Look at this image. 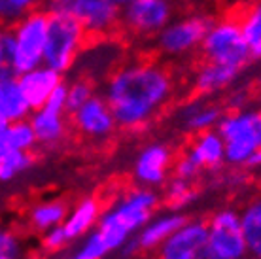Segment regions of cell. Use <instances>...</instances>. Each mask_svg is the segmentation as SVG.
Returning <instances> with one entry per match:
<instances>
[{
	"mask_svg": "<svg viewBox=\"0 0 261 259\" xmlns=\"http://www.w3.org/2000/svg\"><path fill=\"white\" fill-rule=\"evenodd\" d=\"M174 95V76L150 59L125 61L106 80L105 100L123 129H142Z\"/></svg>",
	"mask_w": 261,
	"mask_h": 259,
	"instance_id": "1",
	"label": "cell"
},
{
	"mask_svg": "<svg viewBox=\"0 0 261 259\" xmlns=\"http://www.w3.org/2000/svg\"><path fill=\"white\" fill-rule=\"evenodd\" d=\"M159 204V197L150 188L130 189L100 214L97 231L110 250H119L144 227Z\"/></svg>",
	"mask_w": 261,
	"mask_h": 259,
	"instance_id": "2",
	"label": "cell"
},
{
	"mask_svg": "<svg viewBox=\"0 0 261 259\" xmlns=\"http://www.w3.org/2000/svg\"><path fill=\"white\" fill-rule=\"evenodd\" d=\"M225 142V163L246 167L261 148V112L237 110L222 116L216 127Z\"/></svg>",
	"mask_w": 261,
	"mask_h": 259,
	"instance_id": "3",
	"label": "cell"
},
{
	"mask_svg": "<svg viewBox=\"0 0 261 259\" xmlns=\"http://www.w3.org/2000/svg\"><path fill=\"white\" fill-rule=\"evenodd\" d=\"M49 13V12H47ZM87 33L76 19L65 13H49L47 40L44 49V65L65 74L74 68L80 53L87 44Z\"/></svg>",
	"mask_w": 261,
	"mask_h": 259,
	"instance_id": "4",
	"label": "cell"
},
{
	"mask_svg": "<svg viewBox=\"0 0 261 259\" xmlns=\"http://www.w3.org/2000/svg\"><path fill=\"white\" fill-rule=\"evenodd\" d=\"M199 49L202 53V59L222 63V65L237 66L241 70L252 59L237 15L212 21Z\"/></svg>",
	"mask_w": 261,
	"mask_h": 259,
	"instance_id": "5",
	"label": "cell"
},
{
	"mask_svg": "<svg viewBox=\"0 0 261 259\" xmlns=\"http://www.w3.org/2000/svg\"><path fill=\"white\" fill-rule=\"evenodd\" d=\"M49 13H65L84 27L89 38H105L121 25V8L110 0H46Z\"/></svg>",
	"mask_w": 261,
	"mask_h": 259,
	"instance_id": "6",
	"label": "cell"
},
{
	"mask_svg": "<svg viewBox=\"0 0 261 259\" xmlns=\"http://www.w3.org/2000/svg\"><path fill=\"white\" fill-rule=\"evenodd\" d=\"M47 27H49V13L42 10H34L12 27L15 36V53H13L15 76L44 65Z\"/></svg>",
	"mask_w": 261,
	"mask_h": 259,
	"instance_id": "7",
	"label": "cell"
},
{
	"mask_svg": "<svg viewBox=\"0 0 261 259\" xmlns=\"http://www.w3.org/2000/svg\"><path fill=\"white\" fill-rule=\"evenodd\" d=\"M212 17L204 12H193L172 19L157 34V47L167 57H184L201 47L204 34L212 25Z\"/></svg>",
	"mask_w": 261,
	"mask_h": 259,
	"instance_id": "8",
	"label": "cell"
},
{
	"mask_svg": "<svg viewBox=\"0 0 261 259\" xmlns=\"http://www.w3.org/2000/svg\"><path fill=\"white\" fill-rule=\"evenodd\" d=\"M208 252L220 259H246L250 255L242 233L241 214L233 208H223L208 221Z\"/></svg>",
	"mask_w": 261,
	"mask_h": 259,
	"instance_id": "9",
	"label": "cell"
},
{
	"mask_svg": "<svg viewBox=\"0 0 261 259\" xmlns=\"http://www.w3.org/2000/svg\"><path fill=\"white\" fill-rule=\"evenodd\" d=\"M172 19V0H130L121 8V27L138 38L157 36Z\"/></svg>",
	"mask_w": 261,
	"mask_h": 259,
	"instance_id": "10",
	"label": "cell"
},
{
	"mask_svg": "<svg viewBox=\"0 0 261 259\" xmlns=\"http://www.w3.org/2000/svg\"><path fill=\"white\" fill-rule=\"evenodd\" d=\"M208 250V227L206 221H184L161 246L157 259H202Z\"/></svg>",
	"mask_w": 261,
	"mask_h": 259,
	"instance_id": "11",
	"label": "cell"
},
{
	"mask_svg": "<svg viewBox=\"0 0 261 259\" xmlns=\"http://www.w3.org/2000/svg\"><path fill=\"white\" fill-rule=\"evenodd\" d=\"M72 123L78 133L95 140L108 138L118 127V121L112 114L108 102L105 100V97H98V95H93L78 110L72 112Z\"/></svg>",
	"mask_w": 261,
	"mask_h": 259,
	"instance_id": "12",
	"label": "cell"
},
{
	"mask_svg": "<svg viewBox=\"0 0 261 259\" xmlns=\"http://www.w3.org/2000/svg\"><path fill=\"white\" fill-rule=\"evenodd\" d=\"M121 59H123V45L119 42L110 40V36L89 38L80 53L76 65L85 74L82 78L87 80L89 74H98V72H106L110 76L112 72L121 65Z\"/></svg>",
	"mask_w": 261,
	"mask_h": 259,
	"instance_id": "13",
	"label": "cell"
},
{
	"mask_svg": "<svg viewBox=\"0 0 261 259\" xmlns=\"http://www.w3.org/2000/svg\"><path fill=\"white\" fill-rule=\"evenodd\" d=\"M170 167H172V151L165 144H148L138 153L133 174L138 186L153 189L167 182Z\"/></svg>",
	"mask_w": 261,
	"mask_h": 259,
	"instance_id": "14",
	"label": "cell"
},
{
	"mask_svg": "<svg viewBox=\"0 0 261 259\" xmlns=\"http://www.w3.org/2000/svg\"><path fill=\"white\" fill-rule=\"evenodd\" d=\"M61 76L63 74H59L57 70H53L46 65H40L33 70H27L17 76L21 91H23L27 102L33 110L47 102V98L51 97L53 91L63 84Z\"/></svg>",
	"mask_w": 261,
	"mask_h": 259,
	"instance_id": "15",
	"label": "cell"
},
{
	"mask_svg": "<svg viewBox=\"0 0 261 259\" xmlns=\"http://www.w3.org/2000/svg\"><path fill=\"white\" fill-rule=\"evenodd\" d=\"M241 74V68L237 66L222 65V63H214V61H202L197 66L195 74H193V91L201 97H208L214 93L227 89Z\"/></svg>",
	"mask_w": 261,
	"mask_h": 259,
	"instance_id": "16",
	"label": "cell"
},
{
	"mask_svg": "<svg viewBox=\"0 0 261 259\" xmlns=\"http://www.w3.org/2000/svg\"><path fill=\"white\" fill-rule=\"evenodd\" d=\"M184 221H186V218L176 210H170L167 214L151 216L150 220L144 223L142 229L135 235V240H137L140 252L157 250Z\"/></svg>",
	"mask_w": 261,
	"mask_h": 259,
	"instance_id": "17",
	"label": "cell"
},
{
	"mask_svg": "<svg viewBox=\"0 0 261 259\" xmlns=\"http://www.w3.org/2000/svg\"><path fill=\"white\" fill-rule=\"evenodd\" d=\"M186 156L201 170H214L225 163V142L216 129L204 131L195 136Z\"/></svg>",
	"mask_w": 261,
	"mask_h": 259,
	"instance_id": "18",
	"label": "cell"
},
{
	"mask_svg": "<svg viewBox=\"0 0 261 259\" xmlns=\"http://www.w3.org/2000/svg\"><path fill=\"white\" fill-rule=\"evenodd\" d=\"M65 110L53 108L49 104H44L36 110L31 112L29 121L33 125L34 135L38 144H46V146H53V144L61 142L66 135V119H65Z\"/></svg>",
	"mask_w": 261,
	"mask_h": 259,
	"instance_id": "19",
	"label": "cell"
},
{
	"mask_svg": "<svg viewBox=\"0 0 261 259\" xmlns=\"http://www.w3.org/2000/svg\"><path fill=\"white\" fill-rule=\"evenodd\" d=\"M222 116L223 112L218 104L201 97L182 106V110L178 114V119L188 131L199 135V133H204V131L216 129Z\"/></svg>",
	"mask_w": 261,
	"mask_h": 259,
	"instance_id": "20",
	"label": "cell"
},
{
	"mask_svg": "<svg viewBox=\"0 0 261 259\" xmlns=\"http://www.w3.org/2000/svg\"><path fill=\"white\" fill-rule=\"evenodd\" d=\"M100 202L93 197H87L84 201H80L76 208L72 210L70 214H66L65 221L61 223V227L65 229L68 240L84 239L85 235L93 231V227L98 223L100 218Z\"/></svg>",
	"mask_w": 261,
	"mask_h": 259,
	"instance_id": "21",
	"label": "cell"
},
{
	"mask_svg": "<svg viewBox=\"0 0 261 259\" xmlns=\"http://www.w3.org/2000/svg\"><path fill=\"white\" fill-rule=\"evenodd\" d=\"M33 108L29 106L25 95L21 91L17 76L0 80V117L6 123L29 119Z\"/></svg>",
	"mask_w": 261,
	"mask_h": 259,
	"instance_id": "22",
	"label": "cell"
},
{
	"mask_svg": "<svg viewBox=\"0 0 261 259\" xmlns=\"http://www.w3.org/2000/svg\"><path fill=\"white\" fill-rule=\"evenodd\" d=\"M252 59H261V0H252L237 15Z\"/></svg>",
	"mask_w": 261,
	"mask_h": 259,
	"instance_id": "23",
	"label": "cell"
},
{
	"mask_svg": "<svg viewBox=\"0 0 261 259\" xmlns=\"http://www.w3.org/2000/svg\"><path fill=\"white\" fill-rule=\"evenodd\" d=\"M239 214H241L242 233H244V239H246L248 253L252 257H259L261 255V197L252 199Z\"/></svg>",
	"mask_w": 261,
	"mask_h": 259,
	"instance_id": "24",
	"label": "cell"
},
{
	"mask_svg": "<svg viewBox=\"0 0 261 259\" xmlns=\"http://www.w3.org/2000/svg\"><path fill=\"white\" fill-rule=\"evenodd\" d=\"M68 210H66L65 202L61 201H46V202H38L31 208L29 212V223L40 231V233H46L53 227L61 225L65 221Z\"/></svg>",
	"mask_w": 261,
	"mask_h": 259,
	"instance_id": "25",
	"label": "cell"
},
{
	"mask_svg": "<svg viewBox=\"0 0 261 259\" xmlns=\"http://www.w3.org/2000/svg\"><path fill=\"white\" fill-rule=\"evenodd\" d=\"M2 135L6 138V144L10 149H19V151H33L34 146L38 144L34 129L29 119H21V121H13L8 123L2 129Z\"/></svg>",
	"mask_w": 261,
	"mask_h": 259,
	"instance_id": "26",
	"label": "cell"
},
{
	"mask_svg": "<svg viewBox=\"0 0 261 259\" xmlns=\"http://www.w3.org/2000/svg\"><path fill=\"white\" fill-rule=\"evenodd\" d=\"M195 199H197V189L193 188V182L184 180V178L174 176V178L167 184V191H165V204H167L170 210L180 212L182 208L190 206Z\"/></svg>",
	"mask_w": 261,
	"mask_h": 259,
	"instance_id": "27",
	"label": "cell"
},
{
	"mask_svg": "<svg viewBox=\"0 0 261 259\" xmlns=\"http://www.w3.org/2000/svg\"><path fill=\"white\" fill-rule=\"evenodd\" d=\"M40 4L42 0H0V27H13Z\"/></svg>",
	"mask_w": 261,
	"mask_h": 259,
	"instance_id": "28",
	"label": "cell"
},
{
	"mask_svg": "<svg viewBox=\"0 0 261 259\" xmlns=\"http://www.w3.org/2000/svg\"><path fill=\"white\" fill-rule=\"evenodd\" d=\"M34 163V157L31 151H19V149H10L8 156L2 161L0 167V182H10L15 176L23 174L27 169H31Z\"/></svg>",
	"mask_w": 261,
	"mask_h": 259,
	"instance_id": "29",
	"label": "cell"
},
{
	"mask_svg": "<svg viewBox=\"0 0 261 259\" xmlns=\"http://www.w3.org/2000/svg\"><path fill=\"white\" fill-rule=\"evenodd\" d=\"M110 246L106 244V240L100 237L97 229H93L85 235L78 250L72 253L68 259H105L110 253Z\"/></svg>",
	"mask_w": 261,
	"mask_h": 259,
	"instance_id": "30",
	"label": "cell"
},
{
	"mask_svg": "<svg viewBox=\"0 0 261 259\" xmlns=\"http://www.w3.org/2000/svg\"><path fill=\"white\" fill-rule=\"evenodd\" d=\"M93 95L95 93H93V85L89 80H74L70 85H66V112L72 114L74 110H78L80 106L87 102Z\"/></svg>",
	"mask_w": 261,
	"mask_h": 259,
	"instance_id": "31",
	"label": "cell"
},
{
	"mask_svg": "<svg viewBox=\"0 0 261 259\" xmlns=\"http://www.w3.org/2000/svg\"><path fill=\"white\" fill-rule=\"evenodd\" d=\"M23 244L10 229H0V259H21Z\"/></svg>",
	"mask_w": 261,
	"mask_h": 259,
	"instance_id": "32",
	"label": "cell"
},
{
	"mask_svg": "<svg viewBox=\"0 0 261 259\" xmlns=\"http://www.w3.org/2000/svg\"><path fill=\"white\" fill-rule=\"evenodd\" d=\"M15 53V36L12 27H0V65L13 68Z\"/></svg>",
	"mask_w": 261,
	"mask_h": 259,
	"instance_id": "33",
	"label": "cell"
},
{
	"mask_svg": "<svg viewBox=\"0 0 261 259\" xmlns=\"http://www.w3.org/2000/svg\"><path fill=\"white\" fill-rule=\"evenodd\" d=\"M68 242H70V240H68V237H66V233H65V229H63L61 225L53 227V229L46 231V233H44V239H42V244H44V248H46V250H49V252L63 250Z\"/></svg>",
	"mask_w": 261,
	"mask_h": 259,
	"instance_id": "34",
	"label": "cell"
},
{
	"mask_svg": "<svg viewBox=\"0 0 261 259\" xmlns=\"http://www.w3.org/2000/svg\"><path fill=\"white\" fill-rule=\"evenodd\" d=\"M8 151H10V146L6 144V138H4L2 131H0V167H2V161H4V157L8 156Z\"/></svg>",
	"mask_w": 261,
	"mask_h": 259,
	"instance_id": "35",
	"label": "cell"
},
{
	"mask_svg": "<svg viewBox=\"0 0 261 259\" xmlns=\"http://www.w3.org/2000/svg\"><path fill=\"white\" fill-rule=\"evenodd\" d=\"M246 167H254V169H257V167H261V148L255 151L254 156H252V159L248 161V165Z\"/></svg>",
	"mask_w": 261,
	"mask_h": 259,
	"instance_id": "36",
	"label": "cell"
},
{
	"mask_svg": "<svg viewBox=\"0 0 261 259\" xmlns=\"http://www.w3.org/2000/svg\"><path fill=\"white\" fill-rule=\"evenodd\" d=\"M110 2H114V4H116L118 8H125L130 2V0H110Z\"/></svg>",
	"mask_w": 261,
	"mask_h": 259,
	"instance_id": "37",
	"label": "cell"
},
{
	"mask_svg": "<svg viewBox=\"0 0 261 259\" xmlns=\"http://www.w3.org/2000/svg\"><path fill=\"white\" fill-rule=\"evenodd\" d=\"M202 259H220V257H216L214 253H210L208 250H206V253H204V255H202Z\"/></svg>",
	"mask_w": 261,
	"mask_h": 259,
	"instance_id": "38",
	"label": "cell"
},
{
	"mask_svg": "<svg viewBox=\"0 0 261 259\" xmlns=\"http://www.w3.org/2000/svg\"><path fill=\"white\" fill-rule=\"evenodd\" d=\"M6 121H4V119H2V117H0V131H2V129H4V127H6Z\"/></svg>",
	"mask_w": 261,
	"mask_h": 259,
	"instance_id": "39",
	"label": "cell"
},
{
	"mask_svg": "<svg viewBox=\"0 0 261 259\" xmlns=\"http://www.w3.org/2000/svg\"><path fill=\"white\" fill-rule=\"evenodd\" d=\"M212 2H218V4H225V2H231V0H212Z\"/></svg>",
	"mask_w": 261,
	"mask_h": 259,
	"instance_id": "40",
	"label": "cell"
},
{
	"mask_svg": "<svg viewBox=\"0 0 261 259\" xmlns=\"http://www.w3.org/2000/svg\"><path fill=\"white\" fill-rule=\"evenodd\" d=\"M186 2H195V0H186Z\"/></svg>",
	"mask_w": 261,
	"mask_h": 259,
	"instance_id": "41",
	"label": "cell"
},
{
	"mask_svg": "<svg viewBox=\"0 0 261 259\" xmlns=\"http://www.w3.org/2000/svg\"><path fill=\"white\" fill-rule=\"evenodd\" d=\"M254 259H261V255H259V257H254Z\"/></svg>",
	"mask_w": 261,
	"mask_h": 259,
	"instance_id": "42",
	"label": "cell"
},
{
	"mask_svg": "<svg viewBox=\"0 0 261 259\" xmlns=\"http://www.w3.org/2000/svg\"><path fill=\"white\" fill-rule=\"evenodd\" d=\"M259 85H261V76H259Z\"/></svg>",
	"mask_w": 261,
	"mask_h": 259,
	"instance_id": "43",
	"label": "cell"
},
{
	"mask_svg": "<svg viewBox=\"0 0 261 259\" xmlns=\"http://www.w3.org/2000/svg\"><path fill=\"white\" fill-rule=\"evenodd\" d=\"M146 259H153V257H146Z\"/></svg>",
	"mask_w": 261,
	"mask_h": 259,
	"instance_id": "44",
	"label": "cell"
}]
</instances>
